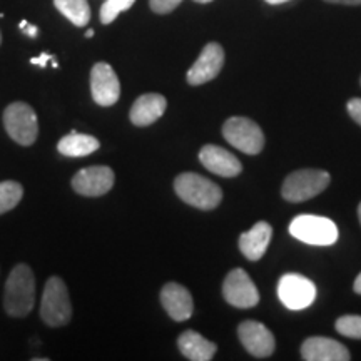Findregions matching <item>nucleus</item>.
I'll use <instances>...</instances> for the list:
<instances>
[{
	"label": "nucleus",
	"mask_w": 361,
	"mask_h": 361,
	"mask_svg": "<svg viewBox=\"0 0 361 361\" xmlns=\"http://www.w3.org/2000/svg\"><path fill=\"white\" fill-rule=\"evenodd\" d=\"M290 233L291 236L311 246H329L338 241L336 224L323 216H296L290 224Z\"/></svg>",
	"instance_id": "39448f33"
},
{
	"label": "nucleus",
	"mask_w": 361,
	"mask_h": 361,
	"mask_svg": "<svg viewBox=\"0 0 361 361\" xmlns=\"http://www.w3.org/2000/svg\"><path fill=\"white\" fill-rule=\"evenodd\" d=\"M353 290H355V293H358V295H361V273H360L358 276H356V279H355Z\"/></svg>",
	"instance_id": "c756f323"
},
{
	"label": "nucleus",
	"mask_w": 361,
	"mask_h": 361,
	"mask_svg": "<svg viewBox=\"0 0 361 361\" xmlns=\"http://www.w3.org/2000/svg\"><path fill=\"white\" fill-rule=\"evenodd\" d=\"M101 147V142L94 135L80 134L72 130L71 134L64 135L57 144V151L67 157H84L96 152Z\"/></svg>",
	"instance_id": "aec40b11"
},
{
	"label": "nucleus",
	"mask_w": 361,
	"mask_h": 361,
	"mask_svg": "<svg viewBox=\"0 0 361 361\" xmlns=\"http://www.w3.org/2000/svg\"><path fill=\"white\" fill-rule=\"evenodd\" d=\"M35 305V278L27 264H17L8 274L4 293V308L7 314L24 318Z\"/></svg>",
	"instance_id": "f257e3e1"
},
{
	"label": "nucleus",
	"mask_w": 361,
	"mask_h": 361,
	"mask_svg": "<svg viewBox=\"0 0 361 361\" xmlns=\"http://www.w3.org/2000/svg\"><path fill=\"white\" fill-rule=\"evenodd\" d=\"M92 35H94V30H87V32H85V37H92Z\"/></svg>",
	"instance_id": "2f4dec72"
},
{
	"label": "nucleus",
	"mask_w": 361,
	"mask_h": 361,
	"mask_svg": "<svg viewBox=\"0 0 361 361\" xmlns=\"http://www.w3.org/2000/svg\"><path fill=\"white\" fill-rule=\"evenodd\" d=\"M4 126L12 141L20 146H32L37 141L39 123L32 107L25 102H12L4 111Z\"/></svg>",
	"instance_id": "423d86ee"
},
{
	"label": "nucleus",
	"mask_w": 361,
	"mask_h": 361,
	"mask_svg": "<svg viewBox=\"0 0 361 361\" xmlns=\"http://www.w3.org/2000/svg\"><path fill=\"white\" fill-rule=\"evenodd\" d=\"M180 2L183 0H149V6H151L152 12L156 13H169L176 7H179Z\"/></svg>",
	"instance_id": "393cba45"
},
{
	"label": "nucleus",
	"mask_w": 361,
	"mask_h": 361,
	"mask_svg": "<svg viewBox=\"0 0 361 361\" xmlns=\"http://www.w3.org/2000/svg\"><path fill=\"white\" fill-rule=\"evenodd\" d=\"M20 29H24V32L29 35V37H37V34H39L37 27L29 25V22H27V20H22L20 22Z\"/></svg>",
	"instance_id": "cd10ccee"
},
{
	"label": "nucleus",
	"mask_w": 361,
	"mask_h": 361,
	"mask_svg": "<svg viewBox=\"0 0 361 361\" xmlns=\"http://www.w3.org/2000/svg\"><path fill=\"white\" fill-rule=\"evenodd\" d=\"M0 42H2V34H0Z\"/></svg>",
	"instance_id": "f704fd0d"
},
{
	"label": "nucleus",
	"mask_w": 361,
	"mask_h": 361,
	"mask_svg": "<svg viewBox=\"0 0 361 361\" xmlns=\"http://www.w3.org/2000/svg\"><path fill=\"white\" fill-rule=\"evenodd\" d=\"M135 0H106L101 7V22L104 25L112 24L119 13L129 11L134 6Z\"/></svg>",
	"instance_id": "5701e85b"
},
{
	"label": "nucleus",
	"mask_w": 361,
	"mask_h": 361,
	"mask_svg": "<svg viewBox=\"0 0 361 361\" xmlns=\"http://www.w3.org/2000/svg\"><path fill=\"white\" fill-rule=\"evenodd\" d=\"M200 161L207 171L221 178H236L243 171V164L236 156L214 144H207L201 149Z\"/></svg>",
	"instance_id": "4468645a"
},
{
	"label": "nucleus",
	"mask_w": 361,
	"mask_h": 361,
	"mask_svg": "<svg viewBox=\"0 0 361 361\" xmlns=\"http://www.w3.org/2000/svg\"><path fill=\"white\" fill-rule=\"evenodd\" d=\"M166 107H168V101L161 94H142L141 97L135 99L130 107V123L137 128L154 124L164 114Z\"/></svg>",
	"instance_id": "f3484780"
},
{
	"label": "nucleus",
	"mask_w": 361,
	"mask_h": 361,
	"mask_svg": "<svg viewBox=\"0 0 361 361\" xmlns=\"http://www.w3.org/2000/svg\"><path fill=\"white\" fill-rule=\"evenodd\" d=\"M161 303L174 322H186L191 318L194 310L192 296L178 283H168L162 288Z\"/></svg>",
	"instance_id": "dca6fc26"
},
{
	"label": "nucleus",
	"mask_w": 361,
	"mask_h": 361,
	"mask_svg": "<svg viewBox=\"0 0 361 361\" xmlns=\"http://www.w3.org/2000/svg\"><path fill=\"white\" fill-rule=\"evenodd\" d=\"M196 2H200V4H209V2H213V0H196Z\"/></svg>",
	"instance_id": "473e14b6"
},
{
	"label": "nucleus",
	"mask_w": 361,
	"mask_h": 361,
	"mask_svg": "<svg viewBox=\"0 0 361 361\" xmlns=\"http://www.w3.org/2000/svg\"><path fill=\"white\" fill-rule=\"evenodd\" d=\"M90 92L96 104L114 106L121 97V82L114 69L106 62H97L90 71Z\"/></svg>",
	"instance_id": "9d476101"
},
{
	"label": "nucleus",
	"mask_w": 361,
	"mask_h": 361,
	"mask_svg": "<svg viewBox=\"0 0 361 361\" xmlns=\"http://www.w3.org/2000/svg\"><path fill=\"white\" fill-rule=\"evenodd\" d=\"M72 305L66 283L59 276L47 279L40 305V318L47 326L59 328L71 322Z\"/></svg>",
	"instance_id": "7ed1b4c3"
},
{
	"label": "nucleus",
	"mask_w": 361,
	"mask_h": 361,
	"mask_svg": "<svg viewBox=\"0 0 361 361\" xmlns=\"http://www.w3.org/2000/svg\"><path fill=\"white\" fill-rule=\"evenodd\" d=\"M24 196V188L16 180H4L0 183V214L8 213L19 204Z\"/></svg>",
	"instance_id": "4be33fe9"
},
{
	"label": "nucleus",
	"mask_w": 361,
	"mask_h": 361,
	"mask_svg": "<svg viewBox=\"0 0 361 361\" xmlns=\"http://www.w3.org/2000/svg\"><path fill=\"white\" fill-rule=\"evenodd\" d=\"M336 331L346 338L361 340V316L346 314L336 319Z\"/></svg>",
	"instance_id": "b1692460"
},
{
	"label": "nucleus",
	"mask_w": 361,
	"mask_h": 361,
	"mask_svg": "<svg viewBox=\"0 0 361 361\" xmlns=\"http://www.w3.org/2000/svg\"><path fill=\"white\" fill-rule=\"evenodd\" d=\"M178 346L184 358L191 361L213 360L216 350H218V346H216L213 341L206 340L204 336L200 335L197 331H192V329H188V331H184L183 335L179 336Z\"/></svg>",
	"instance_id": "6ab92c4d"
},
{
	"label": "nucleus",
	"mask_w": 361,
	"mask_h": 361,
	"mask_svg": "<svg viewBox=\"0 0 361 361\" xmlns=\"http://www.w3.org/2000/svg\"><path fill=\"white\" fill-rule=\"evenodd\" d=\"M224 139L233 147L250 156H256L264 147V134L255 121L247 117H229L223 126Z\"/></svg>",
	"instance_id": "0eeeda50"
},
{
	"label": "nucleus",
	"mask_w": 361,
	"mask_h": 361,
	"mask_svg": "<svg viewBox=\"0 0 361 361\" xmlns=\"http://www.w3.org/2000/svg\"><path fill=\"white\" fill-rule=\"evenodd\" d=\"M301 356L306 361H350L351 355L340 341L324 336H313L301 345Z\"/></svg>",
	"instance_id": "2eb2a0df"
},
{
	"label": "nucleus",
	"mask_w": 361,
	"mask_h": 361,
	"mask_svg": "<svg viewBox=\"0 0 361 361\" xmlns=\"http://www.w3.org/2000/svg\"><path fill=\"white\" fill-rule=\"evenodd\" d=\"M271 236H273V228L266 221H259L250 231L239 236V250L250 261H258L268 250Z\"/></svg>",
	"instance_id": "a211bd4d"
},
{
	"label": "nucleus",
	"mask_w": 361,
	"mask_h": 361,
	"mask_svg": "<svg viewBox=\"0 0 361 361\" xmlns=\"http://www.w3.org/2000/svg\"><path fill=\"white\" fill-rule=\"evenodd\" d=\"M54 6L74 25L84 27L89 24L90 7L87 0H54Z\"/></svg>",
	"instance_id": "412c9836"
},
{
	"label": "nucleus",
	"mask_w": 361,
	"mask_h": 361,
	"mask_svg": "<svg viewBox=\"0 0 361 361\" xmlns=\"http://www.w3.org/2000/svg\"><path fill=\"white\" fill-rule=\"evenodd\" d=\"M346 109H348V114L353 117L355 123H358L361 126V99H351V101L346 104Z\"/></svg>",
	"instance_id": "a878e982"
},
{
	"label": "nucleus",
	"mask_w": 361,
	"mask_h": 361,
	"mask_svg": "<svg viewBox=\"0 0 361 361\" xmlns=\"http://www.w3.org/2000/svg\"><path fill=\"white\" fill-rule=\"evenodd\" d=\"M329 4H341V6H361V0H326Z\"/></svg>",
	"instance_id": "c85d7f7f"
},
{
	"label": "nucleus",
	"mask_w": 361,
	"mask_h": 361,
	"mask_svg": "<svg viewBox=\"0 0 361 361\" xmlns=\"http://www.w3.org/2000/svg\"><path fill=\"white\" fill-rule=\"evenodd\" d=\"M174 191L186 204L202 211L214 209L223 200V191L218 184L196 173L179 174L174 180Z\"/></svg>",
	"instance_id": "f03ea898"
},
{
	"label": "nucleus",
	"mask_w": 361,
	"mask_h": 361,
	"mask_svg": "<svg viewBox=\"0 0 361 361\" xmlns=\"http://www.w3.org/2000/svg\"><path fill=\"white\" fill-rule=\"evenodd\" d=\"M223 296L229 305L247 310L259 303V293L245 269H233L223 283Z\"/></svg>",
	"instance_id": "1a4fd4ad"
},
{
	"label": "nucleus",
	"mask_w": 361,
	"mask_h": 361,
	"mask_svg": "<svg viewBox=\"0 0 361 361\" xmlns=\"http://www.w3.org/2000/svg\"><path fill=\"white\" fill-rule=\"evenodd\" d=\"M49 61H54V56H51V54H40L39 57H34L32 61H30V62H32L34 66L45 67V66H47V62H49Z\"/></svg>",
	"instance_id": "bb28decb"
},
{
	"label": "nucleus",
	"mask_w": 361,
	"mask_h": 361,
	"mask_svg": "<svg viewBox=\"0 0 361 361\" xmlns=\"http://www.w3.org/2000/svg\"><path fill=\"white\" fill-rule=\"evenodd\" d=\"M329 174L319 169H300L284 179L281 194L290 202H303L313 200L328 188Z\"/></svg>",
	"instance_id": "20e7f679"
},
{
	"label": "nucleus",
	"mask_w": 361,
	"mask_h": 361,
	"mask_svg": "<svg viewBox=\"0 0 361 361\" xmlns=\"http://www.w3.org/2000/svg\"><path fill=\"white\" fill-rule=\"evenodd\" d=\"M238 336L245 350L255 358H268L273 355L274 346H276L273 333L263 323L252 322V319H246L239 324Z\"/></svg>",
	"instance_id": "f8f14e48"
},
{
	"label": "nucleus",
	"mask_w": 361,
	"mask_h": 361,
	"mask_svg": "<svg viewBox=\"0 0 361 361\" xmlns=\"http://www.w3.org/2000/svg\"><path fill=\"white\" fill-rule=\"evenodd\" d=\"M278 296L288 310L300 311L313 305L316 300V286L311 279L301 274H284L278 283Z\"/></svg>",
	"instance_id": "6e6552de"
},
{
	"label": "nucleus",
	"mask_w": 361,
	"mask_h": 361,
	"mask_svg": "<svg viewBox=\"0 0 361 361\" xmlns=\"http://www.w3.org/2000/svg\"><path fill=\"white\" fill-rule=\"evenodd\" d=\"M114 171L107 166H90L80 169L72 179V188L80 196L99 197L109 192L114 186Z\"/></svg>",
	"instance_id": "9b49d317"
},
{
	"label": "nucleus",
	"mask_w": 361,
	"mask_h": 361,
	"mask_svg": "<svg viewBox=\"0 0 361 361\" xmlns=\"http://www.w3.org/2000/svg\"><path fill=\"white\" fill-rule=\"evenodd\" d=\"M224 66V51L218 42H209L188 71V84L201 85L218 78Z\"/></svg>",
	"instance_id": "ddd939ff"
},
{
	"label": "nucleus",
	"mask_w": 361,
	"mask_h": 361,
	"mask_svg": "<svg viewBox=\"0 0 361 361\" xmlns=\"http://www.w3.org/2000/svg\"><path fill=\"white\" fill-rule=\"evenodd\" d=\"M358 218H360V223H361V202H360V206H358Z\"/></svg>",
	"instance_id": "72a5a7b5"
},
{
	"label": "nucleus",
	"mask_w": 361,
	"mask_h": 361,
	"mask_svg": "<svg viewBox=\"0 0 361 361\" xmlns=\"http://www.w3.org/2000/svg\"><path fill=\"white\" fill-rule=\"evenodd\" d=\"M266 2L271 4V6H279V4H284V2H290V0H266Z\"/></svg>",
	"instance_id": "7c9ffc66"
}]
</instances>
